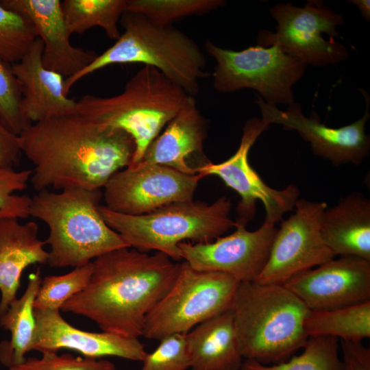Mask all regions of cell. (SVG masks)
Instances as JSON below:
<instances>
[{
  "instance_id": "cell-6",
  "label": "cell",
  "mask_w": 370,
  "mask_h": 370,
  "mask_svg": "<svg viewBox=\"0 0 370 370\" xmlns=\"http://www.w3.org/2000/svg\"><path fill=\"white\" fill-rule=\"evenodd\" d=\"M188 96L159 70L144 66L128 80L121 93L109 97L85 95L76 103L78 114L88 120L124 131L132 138L136 149L130 166L142 160L149 144Z\"/></svg>"
},
{
  "instance_id": "cell-5",
  "label": "cell",
  "mask_w": 370,
  "mask_h": 370,
  "mask_svg": "<svg viewBox=\"0 0 370 370\" xmlns=\"http://www.w3.org/2000/svg\"><path fill=\"white\" fill-rule=\"evenodd\" d=\"M101 190L66 188L41 190L31 197L29 216L49 227L47 264L55 268L79 267L114 249L130 247L110 228L98 207Z\"/></svg>"
},
{
  "instance_id": "cell-26",
  "label": "cell",
  "mask_w": 370,
  "mask_h": 370,
  "mask_svg": "<svg viewBox=\"0 0 370 370\" xmlns=\"http://www.w3.org/2000/svg\"><path fill=\"white\" fill-rule=\"evenodd\" d=\"M127 0H64L61 7L69 33L83 34L94 27L102 28L108 38L117 40L120 18Z\"/></svg>"
},
{
  "instance_id": "cell-11",
  "label": "cell",
  "mask_w": 370,
  "mask_h": 370,
  "mask_svg": "<svg viewBox=\"0 0 370 370\" xmlns=\"http://www.w3.org/2000/svg\"><path fill=\"white\" fill-rule=\"evenodd\" d=\"M295 208V212L278 228L268 260L256 282L284 284L293 276L335 257L320 231L327 204L299 198Z\"/></svg>"
},
{
  "instance_id": "cell-35",
  "label": "cell",
  "mask_w": 370,
  "mask_h": 370,
  "mask_svg": "<svg viewBox=\"0 0 370 370\" xmlns=\"http://www.w3.org/2000/svg\"><path fill=\"white\" fill-rule=\"evenodd\" d=\"M343 370H370V348L362 341L340 340Z\"/></svg>"
},
{
  "instance_id": "cell-30",
  "label": "cell",
  "mask_w": 370,
  "mask_h": 370,
  "mask_svg": "<svg viewBox=\"0 0 370 370\" xmlns=\"http://www.w3.org/2000/svg\"><path fill=\"white\" fill-rule=\"evenodd\" d=\"M38 37L32 22L0 3V57L12 64L27 52Z\"/></svg>"
},
{
  "instance_id": "cell-27",
  "label": "cell",
  "mask_w": 370,
  "mask_h": 370,
  "mask_svg": "<svg viewBox=\"0 0 370 370\" xmlns=\"http://www.w3.org/2000/svg\"><path fill=\"white\" fill-rule=\"evenodd\" d=\"M302 353L287 361L270 366L245 359L240 370H343L338 356V339L321 336L308 337Z\"/></svg>"
},
{
  "instance_id": "cell-29",
  "label": "cell",
  "mask_w": 370,
  "mask_h": 370,
  "mask_svg": "<svg viewBox=\"0 0 370 370\" xmlns=\"http://www.w3.org/2000/svg\"><path fill=\"white\" fill-rule=\"evenodd\" d=\"M92 270L93 264L90 262L74 267L66 274L44 278L34 302V310H60L66 301L86 287Z\"/></svg>"
},
{
  "instance_id": "cell-25",
  "label": "cell",
  "mask_w": 370,
  "mask_h": 370,
  "mask_svg": "<svg viewBox=\"0 0 370 370\" xmlns=\"http://www.w3.org/2000/svg\"><path fill=\"white\" fill-rule=\"evenodd\" d=\"M306 335L332 336L346 341L370 338V301L323 310H309L304 322Z\"/></svg>"
},
{
  "instance_id": "cell-9",
  "label": "cell",
  "mask_w": 370,
  "mask_h": 370,
  "mask_svg": "<svg viewBox=\"0 0 370 370\" xmlns=\"http://www.w3.org/2000/svg\"><path fill=\"white\" fill-rule=\"evenodd\" d=\"M205 49L217 62L212 73L216 90L232 92L252 88L267 103H294L292 86L301 79L307 64L280 47L257 45L236 51L206 40Z\"/></svg>"
},
{
  "instance_id": "cell-13",
  "label": "cell",
  "mask_w": 370,
  "mask_h": 370,
  "mask_svg": "<svg viewBox=\"0 0 370 370\" xmlns=\"http://www.w3.org/2000/svg\"><path fill=\"white\" fill-rule=\"evenodd\" d=\"M204 177L160 164L127 166L115 173L103 187L104 206L123 214H147L171 204L193 200Z\"/></svg>"
},
{
  "instance_id": "cell-1",
  "label": "cell",
  "mask_w": 370,
  "mask_h": 370,
  "mask_svg": "<svg viewBox=\"0 0 370 370\" xmlns=\"http://www.w3.org/2000/svg\"><path fill=\"white\" fill-rule=\"evenodd\" d=\"M18 138L34 166L30 182L37 192L101 190L131 164L136 149L124 131L101 127L78 113L32 123Z\"/></svg>"
},
{
  "instance_id": "cell-37",
  "label": "cell",
  "mask_w": 370,
  "mask_h": 370,
  "mask_svg": "<svg viewBox=\"0 0 370 370\" xmlns=\"http://www.w3.org/2000/svg\"><path fill=\"white\" fill-rule=\"evenodd\" d=\"M352 3L356 5L360 10V14L367 20L370 19V1L369 0H352Z\"/></svg>"
},
{
  "instance_id": "cell-19",
  "label": "cell",
  "mask_w": 370,
  "mask_h": 370,
  "mask_svg": "<svg viewBox=\"0 0 370 370\" xmlns=\"http://www.w3.org/2000/svg\"><path fill=\"white\" fill-rule=\"evenodd\" d=\"M42 51V42L37 37L25 56L12 64L21 86L23 115L30 124L78 113L76 101L64 92V77L44 66Z\"/></svg>"
},
{
  "instance_id": "cell-16",
  "label": "cell",
  "mask_w": 370,
  "mask_h": 370,
  "mask_svg": "<svg viewBox=\"0 0 370 370\" xmlns=\"http://www.w3.org/2000/svg\"><path fill=\"white\" fill-rule=\"evenodd\" d=\"M310 310H331L370 301V261L343 256L303 271L283 284Z\"/></svg>"
},
{
  "instance_id": "cell-34",
  "label": "cell",
  "mask_w": 370,
  "mask_h": 370,
  "mask_svg": "<svg viewBox=\"0 0 370 370\" xmlns=\"http://www.w3.org/2000/svg\"><path fill=\"white\" fill-rule=\"evenodd\" d=\"M40 358H26L22 364L9 370H116L115 365L108 360L87 357H75L69 354L42 353Z\"/></svg>"
},
{
  "instance_id": "cell-31",
  "label": "cell",
  "mask_w": 370,
  "mask_h": 370,
  "mask_svg": "<svg viewBox=\"0 0 370 370\" xmlns=\"http://www.w3.org/2000/svg\"><path fill=\"white\" fill-rule=\"evenodd\" d=\"M21 102V86L12 64L0 57V120L17 136L30 125L23 115Z\"/></svg>"
},
{
  "instance_id": "cell-15",
  "label": "cell",
  "mask_w": 370,
  "mask_h": 370,
  "mask_svg": "<svg viewBox=\"0 0 370 370\" xmlns=\"http://www.w3.org/2000/svg\"><path fill=\"white\" fill-rule=\"evenodd\" d=\"M236 221L235 231L208 243L179 244L182 259L202 271L228 274L241 282L256 281L264 268L276 235L275 225L264 221L254 231Z\"/></svg>"
},
{
  "instance_id": "cell-33",
  "label": "cell",
  "mask_w": 370,
  "mask_h": 370,
  "mask_svg": "<svg viewBox=\"0 0 370 370\" xmlns=\"http://www.w3.org/2000/svg\"><path fill=\"white\" fill-rule=\"evenodd\" d=\"M158 347L146 354L140 370H187L190 359L186 334H173L160 340Z\"/></svg>"
},
{
  "instance_id": "cell-7",
  "label": "cell",
  "mask_w": 370,
  "mask_h": 370,
  "mask_svg": "<svg viewBox=\"0 0 370 370\" xmlns=\"http://www.w3.org/2000/svg\"><path fill=\"white\" fill-rule=\"evenodd\" d=\"M231 208L230 200L221 197L211 204L193 200L177 202L140 215L115 212L104 205L98 210L130 247L144 252L155 250L178 261L182 259L180 243L211 242L234 227Z\"/></svg>"
},
{
  "instance_id": "cell-28",
  "label": "cell",
  "mask_w": 370,
  "mask_h": 370,
  "mask_svg": "<svg viewBox=\"0 0 370 370\" xmlns=\"http://www.w3.org/2000/svg\"><path fill=\"white\" fill-rule=\"evenodd\" d=\"M225 3L223 0H127L125 11L142 14L155 25L171 26L174 21L208 14Z\"/></svg>"
},
{
  "instance_id": "cell-20",
  "label": "cell",
  "mask_w": 370,
  "mask_h": 370,
  "mask_svg": "<svg viewBox=\"0 0 370 370\" xmlns=\"http://www.w3.org/2000/svg\"><path fill=\"white\" fill-rule=\"evenodd\" d=\"M166 125L164 132L149 144L142 160L129 166L160 164L186 174L198 173L189 165V160L203 154L208 123L198 110L195 97L188 96Z\"/></svg>"
},
{
  "instance_id": "cell-4",
  "label": "cell",
  "mask_w": 370,
  "mask_h": 370,
  "mask_svg": "<svg viewBox=\"0 0 370 370\" xmlns=\"http://www.w3.org/2000/svg\"><path fill=\"white\" fill-rule=\"evenodd\" d=\"M124 32L114 44L76 74L64 79V92L83 77L112 64H143L163 73L188 95L199 92V80L210 75L199 45L180 29L155 25L140 14L125 11Z\"/></svg>"
},
{
  "instance_id": "cell-21",
  "label": "cell",
  "mask_w": 370,
  "mask_h": 370,
  "mask_svg": "<svg viewBox=\"0 0 370 370\" xmlns=\"http://www.w3.org/2000/svg\"><path fill=\"white\" fill-rule=\"evenodd\" d=\"M45 241L38 238V225L29 221L21 224L18 219L0 220V317L17 299L24 270L35 264L48 262Z\"/></svg>"
},
{
  "instance_id": "cell-10",
  "label": "cell",
  "mask_w": 370,
  "mask_h": 370,
  "mask_svg": "<svg viewBox=\"0 0 370 370\" xmlns=\"http://www.w3.org/2000/svg\"><path fill=\"white\" fill-rule=\"evenodd\" d=\"M270 12L278 22L276 32L260 31L258 45L278 46L307 65L325 66L347 59V48L333 38L340 36L336 27L343 23V18L322 1L308 0L302 8L278 3Z\"/></svg>"
},
{
  "instance_id": "cell-24",
  "label": "cell",
  "mask_w": 370,
  "mask_h": 370,
  "mask_svg": "<svg viewBox=\"0 0 370 370\" xmlns=\"http://www.w3.org/2000/svg\"><path fill=\"white\" fill-rule=\"evenodd\" d=\"M41 281L38 269L29 275L23 295L15 299L0 317L1 327L11 334L10 341L0 343V362L8 369L25 362V354L30 352L36 329L34 302Z\"/></svg>"
},
{
  "instance_id": "cell-23",
  "label": "cell",
  "mask_w": 370,
  "mask_h": 370,
  "mask_svg": "<svg viewBox=\"0 0 370 370\" xmlns=\"http://www.w3.org/2000/svg\"><path fill=\"white\" fill-rule=\"evenodd\" d=\"M191 370H240V351L232 310H227L186 334Z\"/></svg>"
},
{
  "instance_id": "cell-14",
  "label": "cell",
  "mask_w": 370,
  "mask_h": 370,
  "mask_svg": "<svg viewBox=\"0 0 370 370\" xmlns=\"http://www.w3.org/2000/svg\"><path fill=\"white\" fill-rule=\"evenodd\" d=\"M366 102L362 117L346 126L333 128L321 122L315 111L308 117L301 111V105L293 103L286 111L276 105L269 104L257 96L256 102L260 106L262 120L267 124L281 125L285 130H296L299 135L310 143L312 153L329 160L334 166L360 164L368 156L370 149L369 135L365 133V124L369 119V96L360 90Z\"/></svg>"
},
{
  "instance_id": "cell-22",
  "label": "cell",
  "mask_w": 370,
  "mask_h": 370,
  "mask_svg": "<svg viewBox=\"0 0 370 370\" xmlns=\"http://www.w3.org/2000/svg\"><path fill=\"white\" fill-rule=\"evenodd\" d=\"M322 239L334 256H353L370 261V200L359 192L340 198L323 212Z\"/></svg>"
},
{
  "instance_id": "cell-32",
  "label": "cell",
  "mask_w": 370,
  "mask_h": 370,
  "mask_svg": "<svg viewBox=\"0 0 370 370\" xmlns=\"http://www.w3.org/2000/svg\"><path fill=\"white\" fill-rule=\"evenodd\" d=\"M32 169L16 171L0 168V220L7 218L26 219L29 217L31 197L14 193L27 187Z\"/></svg>"
},
{
  "instance_id": "cell-18",
  "label": "cell",
  "mask_w": 370,
  "mask_h": 370,
  "mask_svg": "<svg viewBox=\"0 0 370 370\" xmlns=\"http://www.w3.org/2000/svg\"><path fill=\"white\" fill-rule=\"evenodd\" d=\"M5 8L27 18L43 44L44 66L64 79L88 66L98 56L92 50L74 47L60 0H0Z\"/></svg>"
},
{
  "instance_id": "cell-2",
  "label": "cell",
  "mask_w": 370,
  "mask_h": 370,
  "mask_svg": "<svg viewBox=\"0 0 370 370\" xmlns=\"http://www.w3.org/2000/svg\"><path fill=\"white\" fill-rule=\"evenodd\" d=\"M88 284L61 310L84 316L103 332L129 338L143 336L149 313L175 282L181 263L166 254L132 247L114 249L92 262Z\"/></svg>"
},
{
  "instance_id": "cell-36",
  "label": "cell",
  "mask_w": 370,
  "mask_h": 370,
  "mask_svg": "<svg viewBox=\"0 0 370 370\" xmlns=\"http://www.w3.org/2000/svg\"><path fill=\"white\" fill-rule=\"evenodd\" d=\"M22 155L18 136L0 120V168L15 169L20 164Z\"/></svg>"
},
{
  "instance_id": "cell-17",
  "label": "cell",
  "mask_w": 370,
  "mask_h": 370,
  "mask_svg": "<svg viewBox=\"0 0 370 370\" xmlns=\"http://www.w3.org/2000/svg\"><path fill=\"white\" fill-rule=\"evenodd\" d=\"M36 329L30 351L57 352L61 349L77 352L98 359L116 356L143 361L147 352L138 338L106 332H91L72 326L57 310H34Z\"/></svg>"
},
{
  "instance_id": "cell-3",
  "label": "cell",
  "mask_w": 370,
  "mask_h": 370,
  "mask_svg": "<svg viewBox=\"0 0 370 370\" xmlns=\"http://www.w3.org/2000/svg\"><path fill=\"white\" fill-rule=\"evenodd\" d=\"M230 310L243 358L262 365L287 361L308 336L305 304L283 284L241 282Z\"/></svg>"
},
{
  "instance_id": "cell-8",
  "label": "cell",
  "mask_w": 370,
  "mask_h": 370,
  "mask_svg": "<svg viewBox=\"0 0 370 370\" xmlns=\"http://www.w3.org/2000/svg\"><path fill=\"white\" fill-rule=\"evenodd\" d=\"M240 283L228 274L198 271L184 261L170 290L147 315L143 336L160 340L188 333L230 310Z\"/></svg>"
},
{
  "instance_id": "cell-12",
  "label": "cell",
  "mask_w": 370,
  "mask_h": 370,
  "mask_svg": "<svg viewBox=\"0 0 370 370\" xmlns=\"http://www.w3.org/2000/svg\"><path fill=\"white\" fill-rule=\"evenodd\" d=\"M269 127L262 119H248L243 129L239 147L233 156L221 163L206 162L196 168L197 173L205 176L219 177L239 195L237 220L246 224L255 214L257 201H260L264 206V221L275 225L284 214L293 210L300 194L298 187L293 184L282 190L269 186L249 162L251 147Z\"/></svg>"
}]
</instances>
